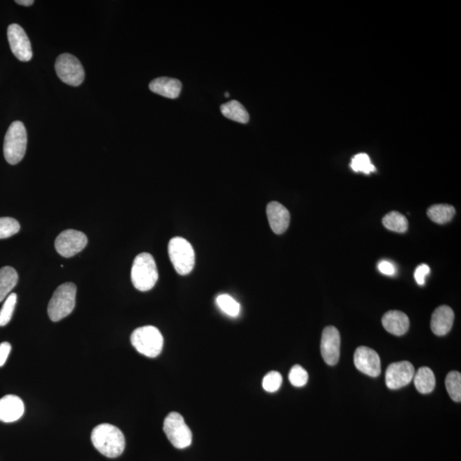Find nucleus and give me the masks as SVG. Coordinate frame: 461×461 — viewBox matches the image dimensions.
Masks as SVG:
<instances>
[{
  "instance_id": "4be33fe9",
  "label": "nucleus",
  "mask_w": 461,
  "mask_h": 461,
  "mask_svg": "<svg viewBox=\"0 0 461 461\" xmlns=\"http://www.w3.org/2000/svg\"><path fill=\"white\" fill-rule=\"evenodd\" d=\"M456 209L449 204H436L429 207L427 216L433 221L438 224L448 223L455 216Z\"/></svg>"
},
{
  "instance_id": "aec40b11",
  "label": "nucleus",
  "mask_w": 461,
  "mask_h": 461,
  "mask_svg": "<svg viewBox=\"0 0 461 461\" xmlns=\"http://www.w3.org/2000/svg\"><path fill=\"white\" fill-rule=\"evenodd\" d=\"M414 379L415 387L421 394L431 393L435 389L436 378L431 368L424 367L418 369Z\"/></svg>"
},
{
  "instance_id": "6e6552de",
  "label": "nucleus",
  "mask_w": 461,
  "mask_h": 461,
  "mask_svg": "<svg viewBox=\"0 0 461 461\" xmlns=\"http://www.w3.org/2000/svg\"><path fill=\"white\" fill-rule=\"evenodd\" d=\"M55 69L60 80L69 86L78 87L85 79L82 63L71 54L60 55L56 61Z\"/></svg>"
},
{
  "instance_id": "4468645a",
  "label": "nucleus",
  "mask_w": 461,
  "mask_h": 461,
  "mask_svg": "<svg viewBox=\"0 0 461 461\" xmlns=\"http://www.w3.org/2000/svg\"><path fill=\"white\" fill-rule=\"evenodd\" d=\"M267 216L274 234H282L288 229L291 221L290 212L282 204L278 202L267 204Z\"/></svg>"
},
{
  "instance_id": "20e7f679",
  "label": "nucleus",
  "mask_w": 461,
  "mask_h": 461,
  "mask_svg": "<svg viewBox=\"0 0 461 461\" xmlns=\"http://www.w3.org/2000/svg\"><path fill=\"white\" fill-rule=\"evenodd\" d=\"M27 136L22 122H14L9 126L3 142V156L7 163L15 165L25 156Z\"/></svg>"
},
{
  "instance_id": "1a4fd4ad",
  "label": "nucleus",
  "mask_w": 461,
  "mask_h": 461,
  "mask_svg": "<svg viewBox=\"0 0 461 461\" xmlns=\"http://www.w3.org/2000/svg\"><path fill=\"white\" fill-rule=\"evenodd\" d=\"M87 245V236L82 232L72 229L62 232L55 241L56 251L66 258L78 254Z\"/></svg>"
},
{
  "instance_id": "412c9836",
  "label": "nucleus",
  "mask_w": 461,
  "mask_h": 461,
  "mask_svg": "<svg viewBox=\"0 0 461 461\" xmlns=\"http://www.w3.org/2000/svg\"><path fill=\"white\" fill-rule=\"evenodd\" d=\"M221 113L232 121L239 123H247L249 120L248 111L244 105L236 100H232L221 106Z\"/></svg>"
},
{
  "instance_id": "f3484780",
  "label": "nucleus",
  "mask_w": 461,
  "mask_h": 461,
  "mask_svg": "<svg viewBox=\"0 0 461 461\" xmlns=\"http://www.w3.org/2000/svg\"><path fill=\"white\" fill-rule=\"evenodd\" d=\"M382 324L387 332L395 336H403L409 329L410 322L403 312L392 311L387 312L382 318Z\"/></svg>"
},
{
  "instance_id": "7ed1b4c3",
  "label": "nucleus",
  "mask_w": 461,
  "mask_h": 461,
  "mask_svg": "<svg viewBox=\"0 0 461 461\" xmlns=\"http://www.w3.org/2000/svg\"><path fill=\"white\" fill-rule=\"evenodd\" d=\"M77 288L75 284L65 283L57 288L48 304V315L58 322L71 314L76 306Z\"/></svg>"
},
{
  "instance_id": "ddd939ff",
  "label": "nucleus",
  "mask_w": 461,
  "mask_h": 461,
  "mask_svg": "<svg viewBox=\"0 0 461 461\" xmlns=\"http://www.w3.org/2000/svg\"><path fill=\"white\" fill-rule=\"evenodd\" d=\"M341 337L339 330L327 326L323 330L320 352L324 361L329 366H335L340 357Z\"/></svg>"
},
{
  "instance_id": "f704fd0d",
  "label": "nucleus",
  "mask_w": 461,
  "mask_h": 461,
  "mask_svg": "<svg viewBox=\"0 0 461 461\" xmlns=\"http://www.w3.org/2000/svg\"><path fill=\"white\" fill-rule=\"evenodd\" d=\"M225 96L229 97V94H228V93H225Z\"/></svg>"
},
{
  "instance_id": "9b49d317",
  "label": "nucleus",
  "mask_w": 461,
  "mask_h": 461,
  "mask_svg": "<svg viewBox=\"0 0 461 461\" xmlns=\"http://www.w3.org/2000/svg\"><path fill=\"white\" fill-rule=\"evenodd\" d=\"M415 374L414 366L404 361L390 364L385 374L386 385L390 390L403 388L413 380Z\"/></svg>"
},
{
  "instance_id": "2eb2a0df",
  "label": "nucleus",
  "mask_w": 461,
  "mask_h": 461,
  "mask_svg": "<svg viewBox=\"0 0 461 461\" xmlns=\"http://www.w3.org/2000/svg\"><path fill=\"white\" fill-rule=\"evenodd\" d=\"M25 407L19 396L7 395L0 399V421L12 423L22 418Z\"/></svg>"
},
{
  "instance_id": "c756f323",
  "label": "nucleus",
  "mask_w": 461,
  "mask_h": 461,
  "mask_svg": "<svg viewBox=\"0 0 461 461\" xmlns=\"http://www.w3.org/2000/svg\"><path fill=\"white\" fill-rule=\"evenodd\" d=\"M289 380L292 385L295 387H304L307 383L308 380V374L307 371L301 366L295 365L291 368L290 374H289Z\"/></svg>"
},
{
  "instance_id": "a878e982",
  "label": "nucleus",
  "mask_w": 461,
  "mask_h": 461,
  "mask_svg": "<svg viewBox=\"0 0 461 461\" xmlns=\"http://www.w3.org/2000/svg\"><path fill=\"white\" fill-rule=\"evenodd\" d=\"M216 304L225 314L232 316V317L238 316L239 311H240V305L229 295L223 294L218 295Z\"/></svg>"
},
{
  "instance_id": "5701e85b",
  "label": "nucleus",
  "mask_w": 461,
  "mask_h": 461,
  "mask_svg": "<svg viewBox=\"0 0 461 461\" xmlns=\"http://www.w3.org/2000/svg\"><path fill=\"white\" fill-rule=\"evenodd\" d=\"M383 224L387 229L392 232H400V234H403V232H407L408 228V221L406 217L403 214L396 212V211H392L387 214L385 217L383 218Z\"/></svg>"
},
{
  "instance_id": "cd10ccee",
  "label": "nucleus",
  "mask_w": 461,
  "mask_h": 461,
  "mask_svg": "<svg viewBox=\"0 0 461 461\" xmlns=\"http://www.w3.org/2000/svg\"><path fill=\"white\" fill-rule=\"evenodd\" d=\"M20 230L19 221L10 217L0 218V239L15 235Z\"/></svg>"
},
{
  "instance_id": "72a5a7b5",
  "label": "nucleus",
  "mask_w": 461,
  "mask_h": 461,
  "mask_svg": "<svg viewBox=\"0 0 461 461\" xmlns=\"http://www.w3.org/2000/svg\"><path fill=\"white\" fill-rule=\"evenodd\" d=\"M16 3L24 6H30L34 3V0H16Z\"/></svg>"
},
{
  "instance_id": "6ab92c4d",
  "label": "nucleus",
  "mask_w": 461,
  "mask_h": 461,
  "mask_svg": "<svg viewBox=\"0 0 461 461\" xmlns=\"http://www.w3.org/2000/svg\"><path fill=\"white\" fill-rule=\"evenodd\" d=\"M19 274L12 267H3L0 269V302L7 297L16 286Z\"/></svg>"
},
{
  "instance_id": "39448f33",
  "label": "nucleus",
  "mask_w": 461,
  "mask_h": 461,
  "mask_svg": "<svg viewBox=\"0 0 461 461\" xmlns=\"http://www.w3.org/2000/svg\"><path fill=\"white\" fill-rule=\"evenodd\" d=\"M131 343L139 353L155 358L163 350L164 337L157 327L146 326L133 330Z\"/></svg>"
},
{
  "instance_id": "f257e3e1",
  "label": "nucleus",
  "mask_w": 461,
  "mask_h": 461,
  "mask_svg": "<svg viewBox=\"0 0 461 461\" xmlns=\"http://www.w3.org/2000/svg\"><path fill=\"white\" fill-rule=\"evenodd\" d=\"M91 440L94 448L108 458L119 457L125 449V436L113 425H98L91 431Z\"/></svg>"
},
{
  "instance_id": "b1692460",
  "label": "nucleus",
  "mask_w": 461,
  "mask_h": 461,
  "mask_svg": "<svg viewBox=\"0 0 461 461\" xmlns=\"http://www.w3.org/2000/svg\"><path fill=\"white\" fill-rule=\"evenodd\" d=\"M446 388L453 401L460 403L461 401V374L460 372L453 371L446 378Z\"/></svg>"
},
{
  "instance_id": "dca6fc26",
  "label": "nucleus",
  "mask_w": 461,
  "mask_h": 461,
  "mask_svg": "<svg viewBox=\"0 0 461 461\" xmlns=\"http://www.w3.org/2000/svg\"><path fill=\"white\" fill-rule=\"evenodd\" d=\"M453 319L455 314L453 309L449 306H440L432 315L431 328L433 333L440 337L446 335L452 328Z\"/></svg>"
},
{
  "instance_id": "473e14b6",
  "label": "nucleus",
  "mask_w": 461,
  "mask_h": 461,
  "mask_svg": "<svg viewBox=\"0 0 461 461\" xmlns=\"http://www.w3.org/2000/svg\"><path fill=\"white\" fill-rule=\"evenodd\" d=\"M10 351H12V346L9 343L0 344V367H3L5 364Z\"/></svg>"
},
{
  "instance_id": "0eeeda50",
  "label": "nucleus",
  "mask_w": 461,
  "mask_h": 461,
  "mask_svg": "<svg viewBox=\"0 0 461 461\" xmlns=\"http://www.w3.org/2000/svg\"><path fill=\"white\" fill-rule=\"evenodd\" d=\"M164 431L176 449H183L192 445V433L181 414L173 412L168 415L164 423Z\"/></svg>"
},
{
  "instance_id": "a211bd4d",
  "label": "nucleus",
  "mask_w": 461,
  "mask_h": 461,
  "mask_svg": "<svg viewBox=\"0 0 461 461\" xmlns=\"http://www.w3.org/2000/svg\"><path fill=\"white\" fill-rule=\"evenodd\" d=\"M150 90L161 96L175 100L181 93L182 84L177 79L159 77L150 83Z\"/></svg>"
},
{
  "instance_id": "c85d7f7f",
  "label": "nucleus",
  "mask_w": 461,
  "mask_h": 461,
  "mask_svg": "<svg viewBox=\"0 0 461 461\" xmlns=\"http://www.w3.org/2000/svg\"><path fill=\"white\" fill-rule=\"evenodd\" d=\"M282 376L280 372L273 371L269 372L262 380L263 389L269 393L276 392L282 385Z\"/></svg>"
},
{
  "instance_id": "f03ea898",
  "label": "nucleus",
  "mask_w": 461,
  "mask_h": 461,
  "mask_svg": "<svg viewBox=\"0 0 461 461\" xmlns=\"http://www.w3.org/2000/svg\"><path fill=\"white\" fill-rule=\"evenodd\" d=\"M131 279L133 286L140 291L151 290L158 280L156 262L149 253H142L133 260Z\"/></svg>"
},
{
  "instance_id": "393cba45",
  "label": "nucleus",
  "mask_w": 461,
  "mask_h": 461,
  "mask_svg": "<svg viewBox=\"0 0 461 461\" xmlns=\"http://www.w3.org/2000/svg\"><path fill=\"white\" fill-rule=\"evenodd\" d=\"M350 167L355 172H361L366 175L372 173L376 171V168L372 164L370 157L368 154L359 153L352 158Z\"/></svg>"
},
{
  "instance_id": "f8f14e48",
  "label": "nucleus",
  "mask_w": 461,
  "mask_h": 461,
  "mask_svg": "<svg viewBox=\"0 0 461 461\" xmlns=\"http://www.w3.org/2000/svg\"><path fill=\"white\" fill-rule=\"evenodd\" d=\"M355 368L362 374L376 378L381 374V361L378 353L372 348L361 346L355 352Z\"/></svg>"
},
{
  "instance_id": "bb28decb",
  "label": "nucleus",
  "mask_w": 461,
  "mask_h": 461,
  "mask_svg": "<svg viewBox=\"0 0 461 461\" xmlns=\"http://www.w3.org/2000/svg\"><path fill=\"white\" fill-rule=\"evenodd\" d=\"M17 302L16 293H10L3 302L1 311H0V326H5L12 318L14 311H15Z\"/></svg>"
},
{
  "instance_id": "7c9ffc66",
  "label": "nucleus",
  "mask_w": 461,
  "mask_h": 461,
  "mask_svg": "<svg viewBox=\"0 0 461 461\" xmlns=\"http://www.w3.org/2000/svg\"><path fill=\"white\" fill-rule=\"evenodd\" d=\"M431 272L430 267L427 265V264H420L415 270L414 278L416 282L420 284V286H424L425 283V278Z\"/></svg>"
},
{
  "instance_id": "2f4dec72",
  "label": "nucleus",
  "mask_w": 461,
  "mask_h": 461,
  "mask_svg": "<svg viewBox=\"0 0 461 461\" xmlns=\"http://www.w3.org/2000/svg\"><path fill=\"white\" fill-rule=\"evenodd\" d=\"M378 269L380 273L385 274L387 276H393L396 274V267L388 260H381L378 264Z\"/></svg>"
},
{
  "instance_id": "9d476101",
  "label": "nucleus",
  "mask_w": 461,
  "mask_h": 461,
  "mask_svg": "<svg viewBox=\"0 0 461 461\" xmlns=\"http://www.w3.org/2000/svg\"><path fill=\"white\" fill-rule=\"evenodd\" d=\"M7 36L10 49L15 57L22 62L30 61L33 57V52L30 38L23 27L19 24H10L7 30Z\"/></svg>"
},
{
  "instance_id": "423d86ee",
  "label": "nucleus",
  "mask_w": 461,
  "mask_h": 461,
  "mask_svg": "<svg viewBox=\"0 0 461 461\" xmlns=\"http://www.w3.org/2000/svg\"><path fill=\"white\" fill-rule=\"evenodd\" d=\"M168 255L176 272L188 276L195 266L194 249L186 239L181 237L172 238L168 244Z\"/></svg>"
}]
</instances>
